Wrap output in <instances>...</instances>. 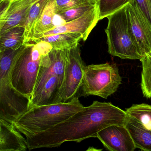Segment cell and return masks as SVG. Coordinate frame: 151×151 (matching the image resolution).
I'll use <instances>...</instances> for the list:
<instances>
[{
    "instance_id": "cell-1",
    "label": "cell",
    "mask_w": 151,
    "mask_h": 151,
    "mask_svg": "<svg viewBox=\"0 0 151 151\" xmlns=\"http://www.w3.org/2000/svg\"><path fill=\"white\" fill-rule=\"evenodd\" d=\"M129 115L111 102L93 101L52 128L26 137L29 150L57 147L68 141L79 143L97 137L101 130L114 124H124Z\"/></svg>"
},
{
    "instance_id": "cell-2",
    "label": "cell",
    "mask_w": 151,
    "mask_h": 151,
    "mask_svg": "<svg viewBox=\"0 0 151 151\" xmlns=\"http://www.w3.org/2000/svg\"><path fill=\"white\" fill-rule=\"evenodd\" d=\"M53 49L44 41L29 42L22 46L14 60L10 80L14 88L31 99L42 58Z\"/></svg>"
},
{
    "instance_id": "cell-3",
    "label": "cell",
    "mask_w": 151,
    "mask_h": 151,
    "mask_svg": "<svg viewBox=\"0 0 151 151\" xmlns=\"http://www.w3.org/2000/svg\"><path fill=\"white\" fill-rule=\"evenodd\" d=\"M83 107L77 96L66 102L37 106L29 109L14 124L28 137L65 121Z\"/></svg>"
},
{
    "instance_id": "cell-4",
    "label": "cell",
    "mask_w": 151,
    "mask_h": 151,
    "mask_svg": "<svg viewBox=\"0 0 151 151\" xmlns=\"http://www.w3.org/2000/svg\"><path fill=\"white\" fill-rule=\"evenodd\" d=\"M20 48L0 52V118L13 124L30 106V99L17 91L10 80L12 64Z\"/></svg>"
},
{
    "instance_id": "cell-5",
    "label": "cell",
    "mask_w": 151,
    "mask_h": 151,
    "mask_svg": "<svg viewBox=\"0 0 151 151\" xmlns=\"http://www.w3.org/2000/svg\"><path fill=\"white\" fill-rule=\"evenodd\" d=\"M107 18L108 24L105 32L109 54L124 60H140L143 56L129 27L125 6Z\"/></svg>"
},
{
    "instance_id": "cell-6",
    "label": "cell",
    "mask_w": 151,
    "mask_h": 151,
    "mask_svg": "<svg viewBox=\"0 0 151 151\" xmlns=\"http://www.w3.org/2000/svg\"><path fill=\"white\" fill-rule=\"evenodd\" d=\"M122 81L119 69L115 64L88 65L78 97L97 96L107 99L117 91Z\"/></svg>"
},
{
    "instance_id": "cell-7",
    "label": "cell",
    "mask_w": 151,
    "mask_h": 151,
    "mask_svg": "<svg viewBox=\"0 0 151 151\" xmlns=\"http://www.w3.org/2000/svg\"><path fill=\"white\" fill-rule=\"evenodd\" d=\"M86 67L81 57L79 44L69 51L60 92V103L67 102L78 97Z\"/></svg>"
},
{
    "instance_id": "cell-8",
    "label": "cell",
    "mask_w": 151,
    "mask_h": 151,
    "mask_svg": "<svg viewBox=\"0 0 151 151\" xmlns=\"http://www.w3.org/2000/svg\"><path fill=\"white\" fill-rule=\"evenodd\" d=\"M126 7L129 27L142 56L151 53V26L134 0Z\"/></svg>"
},
{
    "instance_id": "cell-9",
    "label": "cell",
    "mask_w": 151,
    "mask_h": 151,
    "mask_svg": "<svg viewBox=\"0 0 151 151\" xmlns=\"http://www.w3.org/2000/svg\"><path fill=\"white\" fill-rule=\"evenodd\" d=\"M69 51L52 49L43 56L35 89L31 99L38 94L49 78L57 76L64 78Z\"/></svg>"
},
{
    "instance_id": "cell-10",
    "label": "cell",
    "mask_w": 151,
    "mask_h": 151,
    "mask_svg": "<svg viewBox=\"0 0 151 151\" xmlns=\"http://www.w3.org/2000/svg\"><path fill=\"white\" fill-rule=\"evenodd\" d=\"M99 21L96 6L78 19L66 23L61 26H56L42 34L33 36L30 41L48 35L68 32L81 33L83 36V40L85 41Z\"/></svg>"
},
{
    "instance_id": "cell-11",
    "label": "cell",
    "mask_w": 151,
    "mask_h": 151,
    "mask_svg": "<svg viewBox=\"0 0 151 151\" xmlns=\"http://www.w3.org/2000/svg\"><path fill=\"white\" fill-rule=\"evenodd\" d=\"M97 138L109 151H133L136 148L124 124L108 126L99 132Z\"/></svg>"
},
{
    "instance_id": "cell-12",
    "label": "cell",
    "mask_w": 151,
    "mask_h": 151,
    "mask_svg": "<svg viewBox=\"0 0 151 151\" xmlns=\"http://www.w3.org/2000/svg\"><path fill=\"white\" fill-rule=\"evenodd\" d=\"M39 0H15L10 1L5 14L0 17V34L14 27H21L30 9Z\"/></svg>"
},
{
    "instance_id": "cell-13",
    "label": "cell",
    "mask_w": 151,
    "mask_h": 151,
    "mask_svg": "<svg viewBox=\"0 0 151 151\" xmlns=\"http://www.w3.org/2000/svg\"><path fill=\"white\" fill-rule=\"evenodd\" d=\"M14 125L0 118V151H25L28 148L24 138Z\"/></svg>"
},
{
    "instance_id": "cell-14",
    "label": "cell",
    "mask_w": 151,
    "mask_h": 151,
    "mask_svg": "<svg viewBox=\"0 0 151 151\" xmlns=\"http://www.w3.org/2000/svg\"><path fill=\"white\" fill-rule=\"evenodd\" d=\"M124 125L129 132L136 148L142 151H151V129L129 116Z\"/></svg>"
},
{
    "instance_id": "cell-15",
    "label": "cell",
    "mask_w": 151,
    "mask_h": 151,
    "mask_svg": "<svg viewBox=\"0 0 151 151\" xmlns=\"http://www.w3.org/2000/svg\"><path fill=\"white\" fill-rule=\"evenodd\" d=\"M81 40H83V36L81 33L68 32L48 35L32 40L30 42L45 41L51 45L53 49L65 50L76 47Z\"/></svg>"
},
{
    "instance_id": "cell-16",
    "label": "cell",
    "mask_w": 151,
    "mask_h": 151,
    "mask_svg": "<svg viewBox=\"0 0 151 151\" xmlns=\"http://www.w3.org/2000/svg\"><path fill=\"white\" fill-rule=\"evenodd\" d=\"M56 14L57 7L55 0H49L34 24L32 37L54 28L53 20Z\"/></svg>"
},
{
    "instance_id": "cell-17",
    "label": "cell",
    "mask_w": 151,
    "mask_h": 151,
    "mask_svg": "<svg viewBox=\"0 0 151 151\" xmlns=\"http://www.w3.org/2000/svg\"><path fill=\"white\" fill-rule=\"evenodd\" d=\"M24 33V28L17 26L0 34V52L20 48L23 45Z\"/></svg>"
},
{
    "instance_id": "cell-18",
    "label": "cell",
    "mask_w": 151,
    "mask_h": 151,
    "mask_svg": "<svg viewBox=\"0 0 151 151\" xmlns=\"http://www.w3.org/2000/svg\"><path fill=\"white\" fill-rule=\"evenodd\" d=\"M48 1L49 0H39L35 3L30 9L24 23L21 26L24 29L23 45L29 42L32 37L34 24Z\"/></svg>"
},
{
    "instance_id": "cell-19",
    "label": "cell",
    "mask_w": 151,
    "mask_h": 151,
    "mask_svg": "<svg viewBox=\"0 0 151 151\" xmlns=\"http://www.w3.org/2000/svg\"><path fill=\"white\" fill-rule=\"evenodd\" d=\"M131 0H99L97 2L99 20L127 6Z\"/></svg>"
},
{
    "instance_id": "cell-20",
    "label": "cell",
    "mask_w": 151,
    "mask_h": 151,
    "mask_svg": "<svg viewBox=\"0 0 151 151\" xmlns=\"http://www.w3.org/2000/svg\"><path fill=\"white\" fill-rule=\"evenodd\" d=\"M142 63L141 88L144 97L151 99V53L143 56L140 60Z\"/></svg>"
},
{
    "instance_id": "cell-21",
    "label": "cell",
    "mask_w": 151,
    "mask_h": 151,
    "mask_svg": "<svg viewBox=\"0 0 151 151\" xmlns=\"http://www.w3.org/2000/svg\"><path fill=\"white\" fill-rule=\"evenodd\" d=\"M125 111L129 116L136 118L151 129V105L145 103L133 104Z\"/></svg>"
},
{
    "instance_id": "cell-22",
    "label": "cell",
    "mask_w": 151,
    "mask_h": 151,
    "mask_svg": "<svg viewBox=\"0 0 151 151\" xmlns=\"http://www.w3.org/2000/svg\"><path fill=\"white\" fill-rule=\"evenodd\" d=\"M96 6L97 2L90 1L81 6L57 14L60 15L66 23L69 22L81 17Z\"/></svg>"
},
{
    "instance_id": "cell-23",
    "label": "cell",
    "mask_w": 151,
    "mask_h": 151,
    "mask_svg": "<svg viewBox=\"0 0 151 151\" xmlns=\"http://www.w3.org/2000/svg\"><path fill=\"white\" fill-rule=\"evenodd\" d=\"M91 0H55L57 13L83 5Z\"/></svg>"
},
{
    "instance_id": "cell-24",
    "label": "cell",
    "mask_w": 151,
    "mask_h": 151,
    "mask_svg": "<svg viewBox=\"0 0 151 151\" xmlns=\"http://www.w3.org/2000/svg\"><path fill=\"white\" fill-rule=\"evenodd\" d=\"M151 26V0H134Z\"/></svg>"
},
{
    "instance_id": "cell-25",
    "label": "cell",
    "mask_w": 151,
    "mask_h": 151,
    "mask_svg": "<svg viewBox=\"0 0 151 151\" xmlns=\"http://www.w3.org/2000/svg\"><path fill=\"white\" fill-rule=\"evenodd\" d=\"M91 1H95V2H98V1L99 0H91Z\"/></svg>"
},
{
    "instance_id": "cell-26",
    "label": "cell",
    "mask_w": 151,
    "mask_h": 151,
    "mask_svg": "<svg viewBox=\"0 0 151 151\" xmlns=\"http://www.w3.org/2000/svg\"><path fill=\"white\" fill-rule=\"evenodd\" d=\"M4 1V0H0V1Z\"/></svg>"
}]
</instances>
